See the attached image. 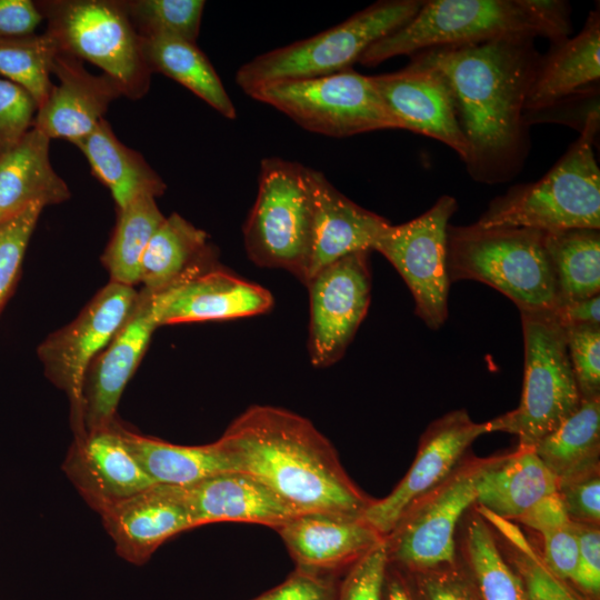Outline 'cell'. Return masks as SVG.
I'll list each match as a JSON object with an SVG mask.
<instances>
[{
  "instance_id": "cell-30",
  "label": "cell",
  "mask_w": 600,
  "mask_h": 600,
  "mask_svg": "<svg viewBox=\"0 0 600 600\" xmlns=\"http://www.w3.org/2000/svg\"><path fill=\"white\" fill-rule=\"evenodd\" d=\"M126 444L154 483L188 486L231 471L218 443L179 446L132 432L117 423Z\"/></svg>"
},
{
  "instance_id": "cell-12",
  "label": "cell",
  "mask_w": 600,
  "mask_h": 600,
  "mask_svg": "<svg viewBox=\"0 0 600 600\" xmlns=\"http://www.w3.org/2000/svg\"><path fill=\"white\" fill-rule=\"evenodd\" d=\"M457 208L453 197L442 196L419 217L390 224L373 248L403 278L413 296L416 314L434 330L448 317L447 228Z\"/></svg>"
},
{
  "instance_id": "cell-22",
  "label": "cell",
  "mask_w": 600,
  "mask_h": 600,
  "mask_svg": "<svg viewBox=\"0 0 600 600\" xmlns=\"http://www.w3.org/2000/svg\"><path fill=\"white\" fill-rule=\"evenodd\" d=\"M276 531L297 568L334 574L383 541L362 518L329 512L297 514Z\"/></svg>"
},
{
  "instance_id": "cell-49",
  "label": "cell",
  "mask_w": 600,
  "mask_h": 600,
  "mask_svg": "<svg viewBox=\"0 0 600 600\" xmlns=\"http://www.w3.org/2000/svg\"><path fill=\"white\" fill-rule=\"evenodd\" d=\"M600 297L561 302L553 311L557 321L563 327L600 326Z\"/></svg>"
},
{
  "instance_id": "cell-45",
  "label": "cell",
  "mask_w": 600,
  "mask_h": 600,
  "mask_svg": "<svg viewBox=\"0 0 600 600\" xmlns=\"http://www.w3.org/2000/svg\"><path fill=\"white\" fill-rule=\"evenodd\" d=\"M338 576L296 567L282 583L249 600H337Z\"/></svg>"
},
{
  "instance_id": "cell-29",
  "label": "cell",
  "mask_w": 600,
  "mask_h": 600,
  "mask_svg": "<svg viewBox=\"0 0 600 600\" xmlns=\"http://www.w3.org/2000/svg\"><path fill=\"white\" fill-rule=\"evenodd\" d=\"M94 176L110 190L118 209L140 196H161L166 184L136 150L123 144L102 119L87 137L74 143Z\"/></svg>"
},
{
  "instance_id": "cell-18",
  "label": "cell",
  "mask_w": 600,
  "mask_h": 600,
  "mask_svg": "<svg viewBox=\"0 0 600 600\" xmlns=\"http://www.w3.org/2000/svg\"><path fill=\"white\" fill-rule=\"evenodd\" d=\"M99 514L117 553L137 566L168 539L193 528L182 486L153 483Z\"/></svg>"
},
{
  "instance_id": "cell-46",
  "label": "cell",
  "mask_w": 600,
  "mask_h": 600,
  "mask_svg": "<svg viewBox=\"0 0 600 600\" xmlns=\"http://www.w3.org/2000/svg\"><path fill=\"white\" fill-rule=\"evenodd\" d=\"M421 600H479L459 560L451 566L412 573Z\"/></svg>"
},
{
  "instance_id": "cell-47",
  "label": "cell",
  "mask_w": 600,
  "mask_h": 600,
  "mask_svg": "<svg viewBox=\"0 0 600 600\" xmlns=\"http://www.w3.org/2000/svg\"><path fill=\"white\" fill-rule=\"evenodd\" d=\"M579 542L578 562L571 582L598 598L600 592V526L574 523Z\"/></svg>"
},
{
  "instance_id": "cell-21",
  "label": "cell",
  "mask_w": 600,
  "mask_h": 600,
  "mask_svg": "<svg viewBox=\"0 0 600 600\" xmlns=\"http://www.w3.org/2000/svg\"><path fill=\"white\" fill-rule=\"evenodd\" d=\"M160 292L161 326L246 318L273 304L268 289L217 264Z\"/></svg>"
},
{
  "instance_id": "cell-36",
  "label": "cell",
  "mask_w": 600,
  "mask_h": 600,
  "mask_svg": "<svg viewBox=\"0 0 600 600\" xmlns=\"http://www.w3.org/2000/svg\"><path fill=\"white\" fill-rule=\"evenodd\" d=\"M473 507L492 527L503 556L520 576L526 600H581L547 567L537 543L518 523Z\"/></svg>"
},
{
  "instance_id": "cell-5",
  "label": "cell",
  "mask_w": 600,
  "mask_h": 600,
  "mask_svg": "<svg viewBox=\"0 0 600 600\" xmlns=\"http://www.w3.org/2000/svg\"><path fill=\"white\" fill-rule=\"evenodd\" d=\"M599 112L538 181L511 187L474 222L479 227H523L542 231L600 229V170L594 143Z\"/></svg>"
},
{
  "instance_id": "cell-28",
  "label": "cell",
  "mask_w": 600,
  "mask_h": 600,
  "mask_svg": "<svg viewBox=\"0 0 600 600\" xmlns=\"http://www.w3.org/2000/svg\"><path fill=\"white\" fill-rule=\"evenodd\" d=\"M216 264L208 234L178 213L166 217L151 237L141 260L140 282L160 291Z\"/></svg>"
},
{
  "instance_id": "cell-26",
  "label": "cell",
  "mask_w": 600,
  "mask_h": 600,
  "mask_svg": "<svg viewBox=\"0 0 600 600\" xmlns=\"http://www.w3.org/2000/svg\"><path fill=\"white\" fill-rule=\"evenodd\" d=\"M558 480L532 448L499 453L481 473L476 506L517 522L539 501L557 492Z\"/></svg>"
},
{
  "instance_id": "cell-4",
  "label": "cell",
  "mask_w": 600,
  "mask_h": 600,
  "mask_svg": "<svg viewBox=\"0 0 600 600\" xmlns=\"http://www.w3.org/2000/svg\"><path fill=\"white\" fill-rule=\"evenodd\" d=\"M447 271L450 282L493 287L520 311H553L561 303L542 230L449 224Z\"/></svg>"
},
{
  "instance_id": "cell-6",
  "label": "cell",
  "mask_w": 600,
  "mask_h": 600,
  "mask_svg": "<svg viewBox=\"0 0 600 600\" xmlns=\"http://www.w3.org/2000/svg\"><path fill=\"white\" fill-rule=\"evenodd\" d=\"M420 0H383L310 38L264 52L242 64L237 84L247 93L258 87L332 74L352 67L378 40L408 23Z\"/></svg>"
},
{
  "instance_id": "cell-39",
  "label": "cell",
  "mask_w": 600,
  "mask_h": 600,
  "mask_svg": "<svg viewBox=\"0 0 600 600\" xmlns=\"http://www.w3.org/2000/svg\"><path fill=\"white\" fill-rule=\"evenodd\" d=\"M44 206L32 203L0 223V306L12 287Z\"/></svg>"
},
{
  "instance_id": "cell-9",
  "label": "cell",
  "mask_w": 600,
  "mask_h": 600,
  "mask_svg": "<svg viewBox=\"0 0 600 600\" xmlns=\"http://www.w3.org/2000/svg\"><path fill=\"white\" fill-rule=\"evenodd\" d=\"M38 7L60 51L102 69L123 96L137 99L148 92L152 72L122 1H44Z\"/></svg>"
},
{
  "instance_id": "cell-13",
  "label": "cell",
  "mask_w": 600,
  "mask_h": 600,
  "mask_svg": "<svg viewBox=\"0 0 600 600\" xmlns=\"http://www.w3.org/2000/svg\"><path fill=\"white\" fill-rule=\"evenodd\" d=\"M138 294L133 287L110 281L76 320L39 347L47 376L69 398L74 437L82 434L87 373L129 317Z\"/></svg>"
},
{
  "instance_id": "cell-15",
  "label": "cell",
  "mask_w": 600,
  "mask_h": 600,
  "mask_svg": "<svg viewBox=\"0 0 600 600\" xmlns=\"http://www.w3.org/2000/svg\"><path fill=\"white\" fill-rule=\"evenodd\" d=\"M484 433H488L487 422L473 421L464 409L431 422L404 477L387 497L373 499L362 519L384 538L404 511L441 483L467 456L473 441Z\"/></svg>"
},
{
  "instance_id": "cell-50",
  "label": "cell",
  "mask_w": 600,
  "mask_h": 600,
  "mask_svg": "<svg viewBox=\"0 0 600 600\" xmlns=\"http://www.w3.org/2000/svg\"><path fill=\"white\" fill-rule=\"evenodd\" d=\"M384 600H414L401 571L391 566H388L386 576Z\"/></svg>"
},
{
  "instance_id": "cell-11",
  "label": "cell",
  "mask_w": 600,
  "mask_h": 600,
  "mask_svg": "<svg viewBox=\"0 0 600 600\" xmlns=\"http://www.w3.org/2000/svg\"><path fill=\"white\" fill-rule=\"evenodd\" d=\"M497 456L467 454L441 483L404 511L383 538L389 566L416 573L458 561L459 524L476 504L481 473Z\"/></svg>"
},
{
  "instance_id": "cell-37",
  "label": "cell",
  "mask_w": 600,
  "mask_h": 600,
  "mask_svg": "<svg viewBox=\"0 0 600 600\" xmlns=\"http://www.w3.org/2000/svg\"><path fill=\"white\" fill-rule=\"evenodd\" d=\"M59 51L49 33L0 39V78L23 88L37 102L47 100L52 82L53 59Z\"/></svg>"
},
{
  "instance_id": "cell-42",
  "label": "cell",
  "mask_w": 600,
  "mask_h": 600,
  "mask_svg": "<svg viewBox=\"0 0 600 600\" xmlns=\"http://www.w3.org/2000/svg\"><path fill=\"white\" fill-rule=\"evenodd\" d=\"M37 111V102L23 88L0 78V156L33 127Z\"/></svg>"
},
{
  "instance_id": "cell-3",
  "label": "cell",
  "mask_w": 600,
  "mask_h": 600,
  "mask_svg": "<svg viewBox=\"0 0 600 600\" xmlns=\"http://www.w3.org/2000/svg\"><path fill=\"white\" fill-rule=\"evenodd\" d=\"M570 33L569 4L563 1L429 0L408 23L370 46L358 62L376 67L397 56L504 37L557 42Z\"/></svg>"
},
{
  "instance_id": "cell-38",
  "label": "cell",
  "mask_w": 600,
  "mask_h": 600,
  "mask_svg": "<svg viewBox=\"0 0 600 600\" xmlns=\"http://www.w3.org/2000/svg\"><path fill=\"white\" fill-rule=\"evenodd\" d=\"M122 3L142 39L168 37L196 43L203 0H131Z\"/></svg>"
},
{
  "instance_id": "cell-7",
  "label": "cell",
  "mask_w": 600,
  "mask_h": 600,
  "mask_svg": "<svg viewBox=\"0 0 600 600\" xmlns=\"http://www.w3.org/2000/svg\"><path fill=\"white\" fill-rule=\"evenodd\" d=\"M312 226L309 168L279 157L262 159L258 193L242 229L249 259L259 267L287 270L306 283Z\"/></svg>"
},
{
  "instance_id": "cell-40",
  "label": "cell",
  "mask_w": 600,
  "mask_h": 600,
  "mask_svg": "<svg viewBox=\"0 0 600 600\" xmlns=\"http://www.w3.org/2000/svg\"><path fill=\"white\" fill-rule=\"evenodd\" d=\"M564 331L581 399L600 398V326H576Z\"/></svg>"
},
{
  "instance_id": "cell-35",
  "label": "cell",
  "mask_w": 600,
  "mask_h": 600,
  "mask_svg": "<svg viewBox=\"0 0 600 600\" xmlns=\"http://www.w3.org/2000/svg\"><path fill=\"white\" fill-rule=\"evenodd\" d=\"M164 218L156 198L149 194L119 209L116 230L103 257L111 281L130 287L140 282L142 256Z\"/></svg>"
},
{
  "instance_id": "cell-10",
  "label": "cell",
  "mask_w": 600,
  "mask_h": 600,
  "mask_svg": "<svg viewBox=\"0 0 600 600\" xmlns=\"http://www.w3.org/2000/svg\"><path fill=\"white\" fill-rule=\"evenodd\" d=\"M247 94L287 114L306 130L328 137L402 129L372 76L352 68L322 77L264 84Z\"/></svg>"
},
{
  "instance_id": "cell-48",
  "label": "cell",
  "mask_w": 600,
  "mask_h": 600,
  "mask_svg": "<svg viewBox=\"0 0 600 600\" xmlns=\"http://www.w3.org/2000/svg\"><path fill=\"white\" fill-rule=\"evenodd\" d=\"M43 19L32 1L0 0V39L33 34Z\"/></svg>"
},
{
  "instance_id": "cell-20",
  "label": "cell",
  "mask_w": 600,
  "mask_h": 600,
  "mask_svg": "<svg viewBox=\"0 0 600 600\" xmlns=\"http://www.w3.org/2000/svg\"><path fill=\"white\" fill-rule=\"evenodd\" d=\"M51 72L59 83L52 86L38 109L32 128L50 140L64 139L74 144L93 131L110 103L123 93L111 77L92 74L80 59L60 50Z\"/></svg>"
},
{
  "instance_id": "cell-33",
  "label": "cell",
  "mask_w": 600,
  "mask_h": 600,
  "mask_svg": "<svg viewBox=\"0 0 600 600\" xmlns=\"http://www.w3.org/2000/svg\"><path fill=\"white\" fill-rule=\"evenodd\" d=\"M533 450L557 480L600 468V398L581 400Z\"/></svg>"
},
{
  "instance_id": "cell-8",
  "label": "cell",
  "mask_w": 600,
  "mask_h": 600,
  "mask_svg": "<svg viewBox=\"0 0 600 600\" xmlns=\"http://www.w3.org/2000/svg\"><path fill=\"white\" fill-rule=\"evenodd\" d=\"M524 342L523 387L519 406L490 421L489 432L518 437L520 448H534L580 406L564 328L552 311H520Z\"/></svg>"
},
{
  "instance_id": "cell-14",
  "label": "cell",
  "mask_w": 600,
  "mask_h": 600,
  "mask_svg": "<svg viewBox=\"0 0 600 600\" xmlns=\"http://www.w3.org/2000/svg\"><path fill=\"white\" fill-rule=\"evenodd\" d=\"M310 301L308 351L317 368L339 361L363 321L371 300L369 251L348 254L307 282Z\"/></svg>"
},
{
  "instance_id": "cell-32",
  "label": "cell",
  "mask_w": 600,
  "mask_h": 600,
  "mask_svg": "<svg viewBox=\"0 0 600 600\" xmlns=\"http://www.w3.org/2000/svg\"><path fill=\"white\" fill-rule=\"evenodd\" d=\"M142 50L151 72H160L179 82L227 119L237 110L207 56L196 46L178 38L142 39Z\"/></svg>"
},
{
  "instance_id": "cell-43",
  "label": "cell",
  "mask_w": 600,
  "mask_h": 600,
  "mask_svg": "<svg viewBox=\"0 0 600 600\" xmlns=\"http://www.w3.org/2000/svg\"><path fill=\"white\" fill-rule=\"evenodd\" d=\"M538 546L547 567L561 580L571 581L578 562L579 542L574 523L562 518L536 531Z\"/></svg>"
},
{
  "instance_id": "cell-34",
  "label": "cell",
  "mask_w": 600,
  "mask_h": 600,
  "mask_svg": "<svg viewBox=\"0 0 600 600\" xmlns=\"http://www.w3.org/2000/svg\"><path fill=\"white\" fill-rule=\"evenodd\" d=\"M561 302L588 299L600 290L599 229L544 231Z\"/></svg>"
},
{
  "instance_id": "cell-25",
  "label": "cell",
  "mask_w": 600,
  "mask_h": 600,
  "mask_svg": "<svg viewBox=\"0 0 600 600\" xmlns=\"http://www.w3.org/2000/svg\"><path fill=\"white\" fill-rule=\"evenodd\" d=\"M600 13H589L581 31L552 42L540 58L527 94L524 114L544 110L571 96L599 86Z\"/></svg>"
},
{
  "instance_id": "cell-41",
  "label": "cell",
  "mask_w": 600,
  "mask_h": 600,
  "mask_svg": "<svg viewBox=\"0 0 600 600\" xmlns=\"http://www.w3.org/2000/svg\"><path fill=\"white\" fill-rule=\"evenodd\" d=\"M388 566L382 541L346 571L337 600H384Z\"/></svg>"
},
{
  "instance_id": "cell-27",
  "label": "cell",
  "mask_w": 600,
  "mask_h": 600,
  "mask_svg": "<svg viewBox=\"0 0 600 600\" xmlns=\"http://www.w3.org/2000/svg\"><path fill=\"white\" fill-rule=\"evenodd\" d=\"M50 139L31 128L21 141L0 156V223L32 203L57 204L70 190L54 171Z\"/></svg>"
},
{
  "instance_id": "cell-1",
  "label": "cell",
  "mask_w": 600,
  "mask_h": 600,
  "mask_svg": "<svg viewBox=\"0 0 600 600\" xmlns=\"http://www.w3.org/2000/svg\"><path fill=\"white\" fill-rule=\"evenodd\" d=\"M532 37L420 51L411 61L447 81L468 146L463 161L472 179L502 183L518 174L529 150L524 103L540 62Z\"/></svg>"
},
{
  "instance_id": "cell-44",
  "label": "cell",
  "mask_w": 600,
  "mask_h": 600,
  "mask_svg": "<svg viewBox=\"0 0 600 600\" xmlns=\"http://www.w3.org/2000/svg\"><path fill=\"white\" fill-rule=\"evenodd\" d=\"M557 494L573 523L600 526V468L558 480Z\"/></svg>"
},
{
  "instance_id": "cell-31",
  "label": "cell",
  "mask_w": 600,
  "mask_h": 600,
  "mask_svg": "<svg viewBox=\"0 0 600 600\" xmlns=\"http://www.w3.org/2000/svg\"><path fill=\"white\" fill-rule=\"evenodd\" d=\"M457 539V552L468 569L479 600H526L523 582L503 556L494 530L472 507Z\"/></svg>"
},
{
  "instance_id": "cell-2",
  "label": "cell",
  "mask_w": 600,
  "mask_h": 600,
  "mask_svg": "<svg viewBox=\"0 0 600 600\" xmlns=\"http://www.w3.org/2000/svg\"><path fill=\"white\" fill-rule=\"evenodd\" d=\"M231 470L261 481L300 513L362 518L373 501L307 418L273 406L246 409L217 440Z\"/></svg>"
},
{
  "instance_id": "cell-17",
  "label": "cell",
  "mask_w": 600,
  "mask_h": 600,
  "mask_svg": "<svg viewBox=\"0 0 600 600\" xmlns=\"http://www.w3.org/2000/svg\"><path fill=\"white\" fill-rule=\"evenodd\" d=\"M62 470L98 513L154 483L126 444L116 421L76 437Z\"/></svg>"
},
{
  "instance_id": "cell-19",
  "label": "cell",
  "mask_w": 600,
  "mask_h": 600,
  "mask_svg": "<svg viewBox=\"0 0 600 600\" xmlns=\"http://www.w3.org/2000/svg\"><path fill=\"white\" fill-rule=\"evenodd\" d=\"M372 80L402 129L439 140L466 160L468 146L452 94L437 70L410 61L403 69L372 76Z\"/></svg>"
},
{
  "instance_id": "cell-24",
  "label": "cell",
  "mask_w": 600,
  "mask_h": 600,
  "mask_svg": "<svg viewBox=\"0 0 600 600\" xmlns=\"http://www.w3.org/2000/svg\"><path fill=\"white\" fill-rule=\"evenodd\" d=\"M309 176L313 226L308 280L321 268L348 254L370 252L391 224L342 194L322 172L309 168Z\"/></svg>"
},
{
  "instance_id": "cell-23",
  "label": "cell",
  "mask_w": 600,
  "mask_h": 600,
  "mask_svg": "<svg viewBox=\"0 0 600 600\" xmlns=\"http://www.w3.org/2000/svg\"><path fill=\"white\" fill-rule=\"evenodd\" d=\"M182 488L193 528L232 521L276 530L300 514L261 481L241 471H224Z\"/></svg>"
},
{
  "instance_id": "cell-16",
  "label": "cell",
  "mask_w": 600,
  "mask_h": 600,
  "mask_svg": "<svg viewBox=\"0 0 600 600\" xmlns=\"http://www.w3.org/2000/svg\"><path fill=\"white\" fill-rule=\"evenodd\" d=\"M160 314L161 292L143 289L124 323L91 364L82 394V434L114 422L122 392L161 326Z\"/></svg>"
}]
</instances>
